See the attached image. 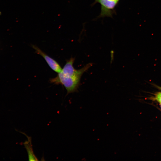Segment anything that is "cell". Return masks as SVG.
I'll list each match as a JSON object with an SVG mask.
<instances>
[{
    "label": "cell",
    "instance_id": "cell-1",
    "mask_svg": "<svg viewBox=\"0 0 161 161\" xmlns=\"http://www.w3.org/2000/svg\"><path fill=\"white\" fill-rule=\"evenodd\" d=\"M81 77L66 75L62 72L57 76L49 79V82L54 84L63 85L67 91V95L78 91Z\"/></svg>",
    "mask_w": 161,
    "mask_h": 161
},
{
    "label": "cell",
    "instance_id": "cell-2",
    "mask_svg": "<svg viewBox=\"0 0 161 161\" xmlns=\"http://www.w3.org/2000/svg\"><path fill=\"white\" fill-rule=\"evenodd\" d=\"M75 60V58L72 57L67 60L61 72L67 76L81 77L83 73L91 67L92 64H88L80 69L77 70L73 66Z\"/></svg>",
    "mask_w": 161,
    "mask_h": 161
},
{
    "label": "cell",
    "instance_id": "cell-3",
    "mask_svg": "<svg viewBox=\"0 0 161 161\" xmlns=\"http://www.w3.org/2000/svg\"><path fill=\"white\" fill-rule=\"evenodd\" d=\"M115 0H95L93 4L99 3L101 5V11L99 17H112L114 9L118 2Z\"/></svg>",
    "mask_w": 161,
    "mask_h": 161
},
{
    "label": "cell",
    "instance_id": "cell-4",
    "mask_svg": "<svg viewBox=\"0 0 161 161\" xmlns=\"http://www.w3.org/2000/svg\"><path fill=\"white\" fill-rule=\"evenodd\" d=\"M32 47L35 50L36 53L41 55L44 58L49 66L53 70L58 73L61 72V67L55 60L46 54L36 46L32 45Z\"/></svg>",
    "mask_w": 161,
    "mask_h": 161
},
{
    "label": "cell",
    "instance_id": "cell-5",
    "mask_svg": "<svg viewBox=\"0 0 161 161\" xmlns=\"http://www.w3.org/2000/svg\"><path fill=\"white\" fill-rule=\"evenodd\" d=\"M25 134L27 137L28 140L24 142V145L27 151L29 160H38L33 152L31 137L27 136L26 134Z\"/></svg>",
    "mask_w": 161,
    "mask_h": 161
},
{
    "label": "cell",
    "instance_id": "cell-6",
    "mask_svg": "<svg viewBox=\"0 0 161 161\" xmlns=\"http://www.w3.org/2000/svg\"><path fill=\"white\" fill-rule=\"evenodd\" d=\"M157 87L161 90V87L157 86ZM154 99L160 103H161V91L155 94Z\"/></svg>",
    "mask_w": 161,
    "mask_h": 161
},
{
    "label": "cell",
    "instance_id": "cell-7",
    "mask_svg": "<svg viewBox=\"0 0 161 161\" xmlns=\"http://www.w3.org/2000/svg\"><path fill=\"white\" fill-rule=\"evenodd\" d=\"M115 0L117 1H119V0Z\"/></svg>",
    "mask_w": 161,
    "mask_h": 161
},
{
    "label": "cell",
    "instance_id": "cell-8",
    "mask_svg": "<svg viewBox=\"0 0 161 161\" xmlns=\"http://www.w3.org/2000/svg\"><path fill=\"white\" fill-rule=\"evenodd\" d=\"M160 106H161V103H160Z\"/></svg>",
    "mask_w": 161,
    "mask_h": 161
}]
</instances>
